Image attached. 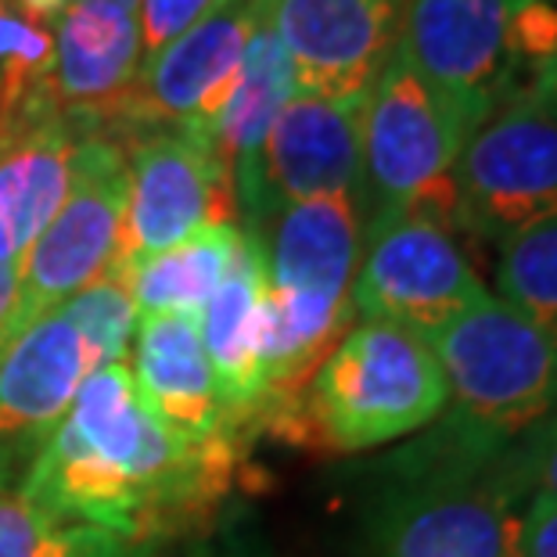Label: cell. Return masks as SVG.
<instances>
[{"label":"cell","mask_w":557,"mask_h":557,"mask_svg":"<svg viewBox=\"0 0 557 557\" xmlns=\"http://www.w3.org/2000/svg\"><path fill=\"white\" fill-rule=\"evenodd\" d=\"M557 220V101L518 90L457 162V231L504 248Z\"/></svg>","instance_id":"obj_7"},{"label":"cell","mask_w":557,"mask_h":557,"mask_svg":"<svg viewBox=\"0 0 557 557\" xmlns=\"http://www.w3.org/2000/svg\"><path fill=\"white\" fill-rule=\"evenodd\" d=\"M0 557H151V547L47 511L18 485H0Z\"/></svg>","instance_id":"obj_22"},{"label":"cell","mask_w":557,"mask_h":557,"mask_svg":"<svg viewBox=\"0 0 557 557\" xmlns=\"http://www.w3.org/2000/svg\"><path fill=\"white\" fill-rule=\"evenodd\" d=\"M449 403L393 471H479L557 413V335L504 299H482L429 338Z\"/></svg>","instance_id":"obj_2"},{"label":"cell","mask_w":557,"mask_h":557,"mask_svg":"<svg viewBox=\"0 0 557 557\" xmlns=\"http://www.w3.org/2000/svg\"><path fill=\"white\" fill-rule=\"evenodd\" d=\"M525 504L511 454L479 471L385 468L360 521V557H525Z\"/></svg>","instance_id":"obj_4"},{"label":"cell","mask_w":557,"mask_h":557,"mask_svg":"<svg viewBox=\"0 0 557 557\" xmlns=\"http://www.w3.org/2000/svg\"><path fill=\"white\" fill-rule=\"evenodd\" d=\"M223 0H140V47H145V62L159 54L165 44H173L181 33H187L198 18H206L212 8Z\"/></svg>","instance_id":"obj_25"},{"label":"cell","mask_w":557,"mask_h":557,"mask_svg":"<svg viewBox=\"0 0 557 557\" xmlns=\"http://www.w3.org/2000/svg\"><path fill=\"white\" fill-rule=\"evenodd\" d=\"M98 360L69 313L33 320L0 352V485H18Z\"/></svg>","instance_id":"obj_14"},{"label":"cell","mask_w":557,"mask_h":557,"mask_svg":"<svg viewBox=\"0 0 557 557\" xmlns=\"http://www.w3.org/2000/svg\"><path fill=\"white\" fill-rule=\"evenodd\" d=\"M446 403V374L429 338L357 320L306 385L295 438H317L335 454H367L424 432Z\"/></svg>","instance_id":"obj_3"},{"label":"cell","mask_w":557,"mask_h":557,"mask_svg":"<svg viewBox=\"0 0 557 557\" xmlns=\"http://www.w3.org/2000/svg\"><path fill=\"white\" fill-rule=\"evenodd\" d=\"M79 140L47 90L0 112V263H18L65 201Z\"/></svg>","instance_id":"obj_15"},{"label":"cell","mask_w":557,"mask_h":557,"mask_svg":"<svg viewBox=\"0 0 557 557\" xmlns=\"http://www.w3.org/2000/svg\"><path fill=\"white\" fill-rule=\"evenodd\" d=\"M0 352H4V342H0Z\"/></svg>","instance_id":"obj_34"},{"label":"cell","mask_w":557,"mask_h":557,"mask_svg":"<svg viewBox=\"0 0 557 557\" xmlns=\"http://www.w3.org/2000/svg\"><path fill=\"white\" fill-rule=\"evenodd\" d=\"M129 357H134L129 374H134L137 393L145 396L165 429L181 438H191V443L238 438L242 424L234 421L227 399L220 393L198 317H140Z\"/></svg>","instance_id":"obj_18"},{"label":"cell","mask_w":557,"mask_h":557,"mask_svg":"<svg viewBox=\"0 0 557 557\" xmlns=\"http://www.w3.org/2000/svg\"><path fill=\"white\" fill-rule=\"evenodd\" d=\"M393 4H403V0H393Z\"/></svg>","instance_id":"obj_35"},{"label":"cell","mask_w":557,"mask_h":557,"mask_svg":"<svg viewBox=\"0 0 557 557\" xmlns=\"http://www.w3.org/2000/svg\"><path fill=\"white\" fill-rule=\"evenodd\" d=\"M496 299L557 335V220L518 234L500 248Z\"/></svg>","instance_id":"obj_23"},{"label":"cell","mask_w":557,"mask_h":557,"mask_svg":"<svg viewBox=\"0 0 557 557\" xmlns=\"http://www.w3.org/2000/svg\"><path fill=\"white\" fill-rule=\"evenodd\" d=\"M18 284H22V259L18 263H0V342H4L11 317L18 310Z\"/></svg>","instance_id":"obj_28"},{"label":"cell","mask_w":557,"mask_h":557,"mask_svg":"<svg viewBox=\"0 0 557 557\" xmlns=\"http://www.w3.org/2000/svg\"><path fill=\"white\" fill-rule=\"evenodd\" d=\"M360 195L313 198L281 209L256 245L263 248L267 288L284 299L352 310V277L363 256Z\"/></svg>","instance_id":"obj_17"},{"label":"cell","mask_w":557,"mask_h":557,"mask_svg":"<svg viewBox=\"0 0 557 557\" xmlns=\"http://www.w3.org/2000/svg\"><path fill=\"white\" fill-rule=\"evenodd\" d=\"M468 137L465 115L396 47L363 109V220L424 212L457 227V162Z\"/></svg>","instance_id":"obj_5"},{"label":"cell","mask_w":557,"mask_h":557,"mask_svg":"<svg viewBox=\"0 0 557 557\" xmlns=\"http://www.w3.org/2000/svg\"><path fill=\"white\" fill-rule=\"evenodd\" d=\"M252 8H256V22L242 54L238 83H234L227 104H223V112L209 129V145L216 148V156L231 170V181L242 165L252 162L281 109L295 98V73L288 54H284L277 33L270 29V22L259 11L256 0Z\"/></svg>","instance_id":"obj_20"},{"label":"cell","mask_w":557,"mask_h":557,"mask_svg":"<svg viewBox=\"0 0 557 557\" xmlns=\"http://www.w3.org/2000/svg\"><path fill=\"white\" fill-rule=\"evenodd\" d=\"M238 446V438L191 443L170 432L129 367L109 363L79 385L18 490L47 511L151 547L223 500Z\"/></svg>","instance_id":"obj_1"},{"label":"cell","mask_w":557,"mask_h":557,"mask_svg":"<svg viewBox=\"0 0 557 557\" xmlns=\"http://www.w3.org/2000/svg\"><path fill=\"white\" fill-rule=\"evenodd\" d=\"M295 73V94L363 101L393 58L403 4L393 0H256Z\"/></svg>","instance_id":"obj_13"},{"label":"cell","mask_w":557,"mask_h":557,"mask_svg":"<svg viewBox=\"0 0 557 557\" xmlns=\"http://www.w3.org/2000/svg\"><path fill=\"white\" fill-rule=\"evenodd\" d=\"M62 310L79 327V335L87 338L98 367L126 363L140 317L120 274H109L98 284H90V288H83L69 302H62Z\"/></svg>","instance_id":"obj_24"},{"label":"cell","mask_w":557,"mask_h":557,"mask_svg":"<svg viewBox=\"0 0 557 557\" xmlns=\"http://www.w3.org/2000/svg\"><path fill=\"white\" fill-rule=\"evenodd\" d=\"M252 0H223L191 29L165 44L140 65L137 83L101 123V140L134 145L159 129H191L209 140V129L227 104L242 73V54L252 33Z\"/></svg>","instance_id":"obj_10"},{"label":"cell","mask_w":557,"mask_h":557,"mask_svg":"<svg viewBox=\"0 0 557 557\" xmlns=\"http://www.w3.org/2000/svg\"><path fill=\"white\" fill-rule=\"evenodd\" d=\"M529 0H410L399 51L432 90L465 115L471 134L525 87L515 18Z\"/></svg>","instance_id":"obj_11"},{"label":"cell","mask_w":557,"mask_h":557,"mask_svg":"<svg viewBox=\"0 0 557 557\" xmlns=\"http://www.w3.org/2000/svg\"><path fill=\"white\" fill-rule=\"evenodd\" d=\"M140 65L145 47L137 11L76 0L54 22V65L47 94L83 140L98 137L101 123L137 83Z\"/></svg>","instance_id":"obj_16"},{"label":"cell","mask_w":557,"mask_h":557,"mask_svg":"<svg viewBox=\"0 0 557 557\" xmlns=\"http://www.w3.org/2000/svg\"><path fill=\"white\" fill-rule=\"evenodd\" d=\"M363 101L295 94L270 126L252 162L234 173V209L245 238L259 242L281 209L313 198L360 195Z\"/></svg>","instance_id":"obj_9"},{"label":"cell","mask_w":557,"mask_h":557,"mask_svg":"<svg viewBox=\"0 0 557 557\" xmlns=\"http://www.w3.org/2000/svg\"><path fill=\"white\" fill-rule=\"evenodd\" d=\"M8 4H15L22 15L37 18V22H44V26H54V22L69 11L73 0H8Z\"/></svg>","instance_id":"obj_29"},{"label":"cell","mask_w":557,"mask_h":557,"mask_svg":"<svg viewBox=\"0 0 557 557\" xmlns=\"http://www.w3.org/2000/svg\"><path fill=\"white\" fill-rule=\"evenodd\" d=\"M525 557H557V500L550 493H529Z\"/></svg>","instance_id":"obj_27"},{"label":"cell","mask_w":557,"mask_h":557,"mask_svg":"<svg viewBox=\"0 0 557 557\" xmlns=\"http://www.w3.org/2000/svg\"><path fill=\"white\" fill-rule=\"evenodd\" d=\"M525 94H536V98H550V101H557V54L550 58V62H543V65L536 69V73L529 76Z\"/></svg>","instance_id":"obj_30"},{"label":"cell","mask_w":557,"mask_h":557,"mask_svg":"<svg viewBox=\"0 0 557 557\" xmlns=\"http://www.w3.org/2000/svg\"><path fill=\"white\" fill-rule=\"evenodd\" d=\"M543 4H557V0H543Z\"/></svg>","instance_id":"obj_33"},{"label":"cell","mask_w":557,"mask_h":557,"mask_svg":"<svg viewBox=\"0 0 557 557\" xmlns=\"http://www.w3.org/2000/svg\"><path fill=\"white\" fill-rule=\"evenodd\" d=\"M126 165L129 201L120 267L231 223L234 181L206 137L191 129H159L129 145Z\"/></svg>","instance_id":"obj_12"},{"label":"cell","mask_w":557,"mask_h":557,"mask_svg":"<svg viewBox=\"0 0 557 557\" xmlns=\"http://www.w3.org/2000/svg\"><path fill=\"white\" fill-rule=\"evenodd\" d=\"M242 231L234 223L206 227L187 242L165 248V252L134 259L112 274H120L137 306V317L187 313L198 317L216 295L223 277L231 274L238 256Z\"/></svg>","instance_id":"obj_21"},{"label":"cell","mask_w":557,"mask_h":557,"mask_svg":"<svg viewBox=\"0 0 557 557\" xmlns=\"http://www.w3.org/2000/svg\"><path fill=\"white\" fill-rule=\"evenodd\" d=\"M223 557H245V554H223Z\"/></svg>","instance_id":"obj_32"},{"label":"cell","mask_w":557,"mask_h":557,"mask_svg":"<svg viewBox=\"0 0 557 557\" xmlns=\"http://www.w3.org/2000/svg\"><path fill=\"white\" fill-rule=\"evenodd\" d=\"M201 342L216 371L220 393L234 421L252 424L263 396V327H267V263L263 248L242 234L231 274L198 313Z\"/></svg>","instance_id":"obj_19"},{"label":"cell","mask_w":557,"mask_h":557,"mask_svg":"<svg viewBox=\"0 0 557 557\" xmlns=\"http://www.w3.org/2000/svg\"><path fill=\"white\" fill-rule=\"evenodd\" d=\"M79 4H115V8H123V11H137L140 0H79Z\"/></svg>","instance_id":"obj_31"},{"label":"cell","mask_w":557,"mask_h":557,"mask_svg":"<svg viewBox=\"0 0 557 557\" xmlns=\"http://www.w3.org/2000/svg\"><path fill=\"white\" fill-rule=\"evenodd\" d=\"M511 465L529 493H550L557 500V413L525 432L511 449Z\"/></svg>","instance_id":"obj_26"},{"label":"cell","mask_w":557,"mask_h":557,"mask_svg":"<svg viewBox=\"0 0 557 557\" xmlns=\"http://www.w3.org/2000/svg\"><path fill=\"white\" fill-rule=\"evenodd\" d=\"M129 201L126 151L112 140L87 137L73 151L65 201L40 238L22 256L18 310L11 317L4 346L33 320L58 310L83 288L120 267Z\"/></svg>","instance_id":"obj_6"},{"label":"cell","mask_w":557,"mask_h":557,"mask_svg":"<svg viewBox=\"0 0 557 557\" xmlns=\"http://www.w3.org/2000/svg\"><path fill=\"white\" fill-rule=\"evenodd\" d=\"M482 299H490V292L460 248L454 223L424 212H393L367 223L363 256L352 277L357 320L396 324L432 338Z\"/></svg>","instance_id":"obj_8"}]
</instances>
